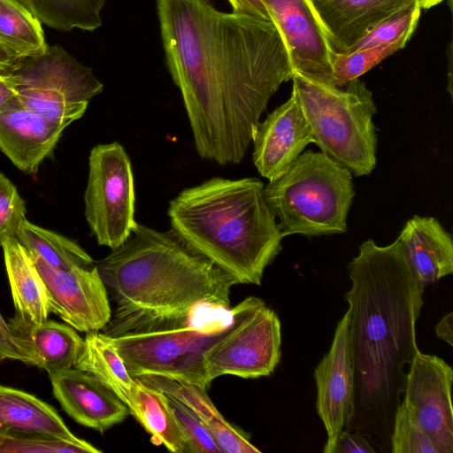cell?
<instances>
[{"instance_id":"603a6c76","label":"cell","mask_w":453,"mask_h":453,"mask_svg":"<svg viewBox=\"0 0 453 453\" xmlns=\"http://www.w3.org/2000/svg\"><path fill=\"white\" fill-rule=\"evenodd\" d=\"M5 430L80 439L51 405L26 391L0 385V432Z\"/></svg>"},{"instance_id":"277c9868","label":"cell","mask_w":453,"mask_h":453,"mask_svg":"<svg viewBox=\"0 0 453 453\" xmlns=\"http://www.w3.org/2000/svg\"><path fill=\"white\" fill-rule=\"evenodd\" d=\"M257 178H211L170 201L173 229L236 284L260 285L284 237Z\"/></svg>"},{"instance_id":"7402d4cb","label":"cell","mask_w":453,"mask_h":453,"mask_svg":"<svg viewBox=\"0 0 453 453\" xmlns=\"http://www.w3.org/2000/svg\"><path fill=\"white\" fill-rule=\"evenodd\" d=\"M8 323L33 357V365L48 374L74 367L83 339L73 327L49 319L36 326H23L11 319Z\"/></svg>"},{"instance_id":"ab89813d","label":"cell","mask_w":453,"mask_h":453,"mask_svg":"<svg viewBox=\"0 0 453 453\" xmlns=\"http://www.w3.org/2000/svg\"><path fill=\"white\" fill-rule=\"evenodd\" d=\"M4 74L0 73V109L17 97L14 88Z\"/></svg>"},{"instance_id":"4dcf8cb0","label":"cell","mask_w":453,"mask_h":453,"mask_svg":"<svg viewBox=\"0 0 453 453\" xmlns=\"http://www.w3.org/2000/svg\"><path fill=\"white\" fill-rule=\"evenodd\" d=\"M420 12L416 0L373 27L348 51L409 41L418 26Z\"/></svg>"},{"instance_id":"4316f807","label":"cell","mask_w":453,"mask_h":453,"mask_svg":"<svg viewBox=\"0 0 453 453\" xmlns=\"http://www.w3.org/2000/svg\"><path fill=\"white\" fill-rule=\"evenodd\" d=\"M14 237L52 267L69 270L95 265L94 259L76 242L40 227L27 219L21 222Z\"/></svg>"},{"instance_id":"e0dca14e","label":"cell","mask_w":453,"mask_h":453,"mask_svg":"<svg viewBox=\"0 0 453 453\" xmlns=\"http://www.w3.org/2000/svg\"><path fill=\"white\" fill-rule=\"evenodd\" d=\"M65 129L26 107L18 96L0 109V149L27 174L37 172Z\"/></svg>"},{"instance_id":"3957f363","label":"cell","mask_w":453,"mask_h":453,"mask_svg":"<svg viewBox=\"0 0 453 453\" xmlns=\"http://www.w3.org/2000/svg\"><path fill=\"white\" fill-rule=\"evenodd\" d=\"M349 327L362 405L388 399L398 374L418 349L416 322L424 288L402 242L379 246L364 242L348 265Z\"/></svg>"},{"instance_id":"6da1fadb","label":"cell","mask_w":453,"mask_h":453,"mask_svg":"<svg viewBox=\"0 0 453 453\" xmlns=\"http://www.w3.org/2000/svg\"><path fill=\"white\" fill-rule=\"evenodd\" d=\"M166 65L203 159L239 164L272 96L294 67L271 20L210 0H156Z\"/></svg>"},{"instance_id":"2e32d148","label":"cell","mask_w":453,"mask_h":453,"mask_svg":"<svg viewBox=\"0 0 453 453\" xmlns=\"http://www.w3.org/2000/svg\"><path fill=\"white\" fill-rule=\"evenodd\" d=\"M52 393L74 421L103 433L121 423L127 406L94 375L75 367L49 374Z\"/></svg>"},{"instance_id":"4fadbf2b","label":"cell","mask_w":453,"mask_h":453,"mask_svg":"<svg viewBox=\"0 0 453 453\" xmlns=\"http://www.w3.org/2000/svg\"><path fill=\"white\" fill-rule=\"evenodd\" d=\"M355 363L349 311L339 321L329 351L314 371L317 412L327 440L324 453H333L339 434L355 413Z\"/></svg>"},{"instance_id":"d6986e66","label":"cell","mask_w":453,"mask_h":453,"mask_svg":"<svg viewBox=\"0 0 453 453\" xmlns=\"http://www.w3.org/2000/svg\"><path fill=\"white\" fill-rule=\"evenodd\" d=\"M397 239L424 288L453 273L452 238L436 219L415 215Z\"/></svg>"},{"instance_id":"1f68e13d","label":"cell","mask_w":453,"mask_h":453,"mask_svg":"<svg viewBox=\"0 0 453 453\" xmlns=\"http://www.w3.org/2000/svg\"><path fill=\"white\" fill-rule=\"evenodd\" d=\"M393 453H440L432 438L401 403L391 435Z\"/></svg>"},{"instance_id":"836d02e7","label":"cell","mask_w":453,"mask_h":453,"mask_svg":"<svg viewBox=\"0 0 453 453\" xmlns=\"http://www.w3.org/2000/svg\"><path fill=\"white\" fill-rule=\"evenodd\" d=\"M26 203L13 183L0 173V246L8 237H14L26 219Z\"/></svg>"},{"instance_id":"ac0fdd59","label":"cell","mask_w":453,"mask_h":453,"mask_svg":"<svg viewBox=\"0 0 453 453\" xmlns=\"http://www.w3.org/2000/svg\"><path fill=\"white\" fill-rule=\"evenodd\" d=\"M416 0H312L335 52H346L377 25Z\"/></svg>"},{"instance_id":"cb8c5ba5","label":"cell","mask_w":453,"mask_h":453,"mask_svg":"<svg viewBox=\"0 0 453 453\" xmlns=\"http://www.w3.org/2000/svg\"><path fill=\"white\" fill-rule=\"evenodd\" d=\"M136 379L128 406L129 414L143 426L156 445H164L174 453H191L188 443L166 401V395Z\"/></svg>"},{"instance_id":"7c38bea8","label":"cell","mask_w":453,"mask_h":453,"mask_svg":"<svg viewBox=\"0 0 453 453\" xmlns=\"http://www.w3.org/2000/svg\"><path fill=\"white\" fill-rule=\"evenodd\" d=\"M453 369L441 357L418 349L405 375L403 403L440 453L453 452Z\"/></svg>"},{"instance_id":"83f0119b","label":"cell","mask_w":453,"mask_h":453,"mask_svg":"<svg viewBox=\"0 0 453 453\" xmlns=\"http://www.w3.org/2000/svg\"><path fill=\"white\" fill-rule=\"evenodd\" d=\"M0 42L18 57L46 50L42 23L17 0H0Z\"/></svg>"},{"instance_id":"60d3db41","label":"cell","mask_w":453,"mask_h":453,"mask_svg":"<svg viewBox=\"0 0 453 453\" xmlns=\"http://www.w3.org/2000/svg\"><path fill=\"white\" fill-rule=\"evenodd\" d=\"M418 3V5L421 9H429L431 7H434L440 3H441L443 0H417Z\"/></svg>"},{"instance_id":"d4e9b609","label":"cell","mask_w":453,"mask_h":453,"mask_svg":"<svg viewBox=\"0 0 453 453\" xmlns=\"http://www.w3.org/2000/svg\"><path fill=\"white\" fill-rule=\"evenodd\" d=\"M74 367L97 378L128 408L136 379L128 372L109 335L99 331L86 333Z\"/></svg>"},{"instance_id":"8992f818","label":"cell","mask_w":453,"mask_h":453,"mask_svg":"<svg viewBox=\"0 0 453 453\" xmlns=\"http://www.w3.org/2000/svg\"><path fill=\"white\" fill-rule=\"evenodd\" d=\"M283 236H317L347 230L355 196L352 173L322 152L302 153L280 177L265 187Z\"/></svg>"},{"instance_id":"ba28073f","label":"cell","mask_w":453,"mask_h":453,"mask_svg":"<svg viewBox=\"0 0 453 453\" xmlns=\"http://www.w3.org/2000/svg\"><path fill=\"white\" fill-rule=\"evenodd\" d=\"M4 75L22 104L64 128L81 119L104 89L92 69L60 45L19 58Z\"/></svg>"},{"instance_id":"9c48e42d","label":"cell","mask_w":453,"mask_h":453,"mask_svg":"<svg viewBox=\"0 0 453 453\" xmlns=\"http://www.w3.org/2000/svg\"><path fill=\"white\" fill-rule=\"evenodd\" d=\"M85 218L97 243L113 250L130 235L135 194L130 157L118 142L96 145L88 157Z\"/></svg>"},{"instance_id":"f35d334b","label":"cell","mask_w":453,"mask_h":453,"mask_svg":"<svg viewBox=\"0 0 453 453\" xmlns=\"http://www.w3.org/2000/svg\"><path fill=\"white\" fill-rule=\"evenodd\" d=\"M19 57H18L12 50L0 42V73H7L10 72Z\"/></svg>"},{"instance_id":"d590c367","label":"cell","mask_w":453,"mask_h":453,"mask_svg":"<svg viewBox=\"0 0 453 453\" xmlns=\"http://www.w3.org/2000/svg\"><path fill=\"white\" fill-rule=\"evenodd\" d=\"M375 450L359 433L342 431L336 440L333 453H374Z\"/></svg>"},{"instance_id":"8fae6325","label":"cell","mask_w":453,"mask_h":453,"mask_svg":"<svg viewBox=\"0 0 453 453\" xmlns=\"http://www.w3.org/2000/svg\"><path fill=\"white\" fill-rule=\"evenodd\" d=\"M29 253L44 281L50 313L79 332L104 329L111 310L96 264L61 270Z\"/></svg>"},{"instance_id":"52a82bcc","label":"cell","mask_w":453,"mask_h":453,"mask_svg":"<svg viewBox=\"0 0 453 453\" xmlns=\"http://www.w3.org/2000/svg\"><path fill=\"white\" fill-rule=\"evenodd\" d=\"M242 303L230 309L226 324H186L149 332L111 337L132 377L160 375L207 388L204 354L238 324Z\"/></svg>"},{"instance_id":"5bb4252c","label":"cell","mask_w":453,"mask_h":453,"mask_svg":"<svg viewBox=\"0 0 453 453\" xmlns=\"http://www.w3.org/2000/svg\"><path fill=\"white\" fill-rule=\"evenodd\" d=\"M262 1L286 42L294 72L330 82L335 50L312 0Z\"/></svg>"},{"instance_id":"e575fe53","label":"cell","mask_w":453,"mask_h":453,"mask_svg":"<svg viewBox=\"0 0 453 453\" xmlns=\"http://www.w3.org/2000/svg\"><path fill=\"white\" fill-rule=\"evenodd\" d=\"M10 359L33 365V357L14 335L0 311V361Z\"/></svg>"},{"instance_id":"8d00e7d4","label":"cell","mask_w":453,"mask_h":453,"mask_svg":"<svg viewBox=\"0 0 453 453\" xmlns=\"http://www.w3.org/2000/svg\"><path fill=\"white\" fill-rule=\"evenodd\" d=\"M234 13L245 14L271 20L269 12L262 0H227Z\"/></svg>"},{"instance_id":"d6a6232c","label":"cell","mask_w":453,"mask_h":453,"mask_svg":"<svg viewBox=\"0 0 453 453\" xmlns=\"http://www.w3.org/2000/svg\"><path fill=\"white\" fill-rule=\"evenodd\" d=\"M166 401L191 453H221L211 434L188 407L169 395Z\"/></svg>"},{"instance_id":"74e56055","label":"cell","mask_w":453,"mask_h":453,"mask_svg":"<svg viewBox=\"0 0 453 453\" xmlns=\"http://www.w3.org/2000/svg\"><path fill=\"white\" fill-rule=\"evenodd\" d=\"M453 313L446 314L437 324L435 334L441 340L453 346Z\"/></svg>"},{"instance_id":"f1b7e54d","label":"cell","mask_w":453,"mask_h":453,"mask_svg":"<svg viewBox=\"0 0 453 453\" xmlns=\"http://www.w3.org/2000/svg\"><path fill=\"white\" fill-rule=\"evenodd\" d=\"M101 453L89 442L41 433L1 431L0 453Z\"/></svg>"},{"instance_id":"9a60e30c","label":"cell","mask_w":453,"mask_h":453,"mask_svg":"<svg viewBox=\"0 0 453 453\" xmlns=\"http://www.w3.org/2000/svg\"><path fill=\"white\" fill-rule=\"evenodd\" d=\"M252 142L254 165L269 181L284 174L304 148L314 143L311 127L294 91L286 103L257 124Z\"/></svg>"},{"instance_id":"5b68a950","label":"cell","mask_w":453,"mask_h":453,"mask_svg":"<svg viewBox=\"0 0 453 453\" xmlns=\"http://www.w3.org/2000/svg\"><path fill=\"white\" fill-rule=\"evenodd\" d=\"M291 79L321 152L355 176L370 174L376 165V106L365 83L357 78L342 88L299 72Z\"/></svg>"},{"instance_id":"44dd1931","label":"cell","mask_w":453,"mask_h":453,"mask_svg":"<svg viewBox=\"0 0 453 453\" xmlns=\"http://www.w3.org/2000/svg\"><path fill=\"white\" fill-rule=\"evenodd\" d=\"M136 378L188 407L211 434L221 453L261 452L243 433L225 419L208 396L205 388L160 375Z\"/></svg>"},{"instance_id":"30bf717a","label":"cell","mask_w":453,"mask_h":453,"mask_svg":"<svg viewBox=\"0 0 453 453\" xmlns=\"http://www.w3.org/2000/svg\"><path fill=\"white\" fill-rule=\"evenodd\" d=\"M234 329L204 354L211 383L222 375L256 379L273 372L280 360L281 329L276 312L260 298L249 296Z\"/></svg>"},{"instance_id":"484cf974","label":"cell","mask_w":453,"mask_h":453,"mask_svg":"<svg viewBox=\"0 0 453 453\" xmlns=\"http://www.w3.org/2000/svg\"><path fill=\"white\" fill-rule=\"evenodd\" d=\"M42 24L62 32L94 31L102 26L107 0H17Z\"/></svg>"},{"instance_id":"f546056e","label":"cell","mask_w":453,"mask_h":453,"mask_svg":"<svg viewBox=\"0 0 453 453\" xmlns=\"http://www.w3.org/2000/svg\"><path fill=\"white\" fill-rule=\"evenodd\" d=\"M407 42L401 40L388 45L348 52H335L332 61L330 82L335 86L343 87L350 81L359 78L386 58L403 49Z\"/></svg>"},{"instance_id":"ffe728a7","label":"cell","mask_w":453,"mask_h":453,"mask_svg":"<svg viewBox=\"0 0 453 453\" xmlns=\"http://www.w3.org/2000/svg\"><path fill=\"white\" fill-rule=\"evenodd\" d=\"M1 247L16 311L11 319L23 326L44 322L50 313L48 294L29 251L15 237L4 239Z\"/></svg>"},{"instance_id":"7a4b0ae2","label":"cell","mask_w":453,"mask_h":453,"mask_svg":"<svg viewBox=\"0 0 453 453\" xmlns=\"http://www.w3.org/2000/svg\"><path fill=\"white\" fill-rule=\"evenodd\" d=\"M96 266L116 303L104 327L111 337L189 324L202 309L229 311L236 285L173 229L139 223Z\"/></svg>"}]
</instances>
